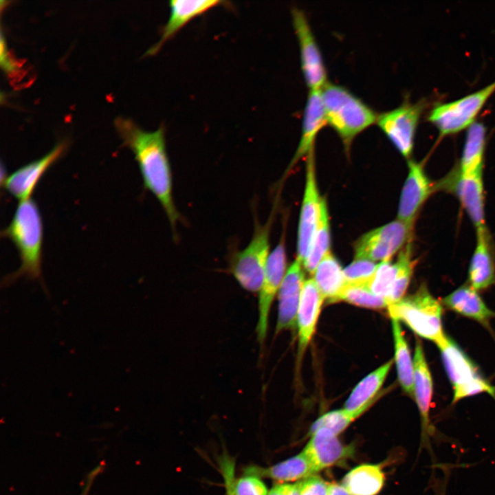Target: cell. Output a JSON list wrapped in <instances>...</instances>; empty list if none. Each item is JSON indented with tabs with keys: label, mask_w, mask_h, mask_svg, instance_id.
Returning <instances> with one entry per match:
<instances>
[{
	"label": "cell",
	"mask_w": 495,
	"mask_h": 495,
	"mask_svg": "<svg viewBox=\"0 0 495 495\" xmlns=\"http://www.w3.org/2000/svg\"><path fill=\"white\" fill-rule=\"evenodd\" d=\"M221 473L224 481L226 495H236L234 492L233 483L235 479V461L230 456H221L219 461Z\"/></svg>",
	"instance_id": "f35d334b"
},
{
	"label": "cell",
	"mask_w": 495,
	"mask_h": 495,
	"mask_svg": "<svg viewBox=\"0 0 495 495\" xmlns=\"http://www.w3.org/2000/svg\"><path fill=\"white\" fill-rule=\"evenodd\" d=\"M395 342V360L397 376L403 390L414 397L413 373L414 362L412 360L408 343L404 336L399 321L391 318Z\"/></svg>",
	"instance_id": "f1b7e54d"
},
{
	"label": "cell",
	"mask_w": 495,
	"mask_h": 495,
	"mask_svg": "<svg viewBox=\"0 0 495 495\" xmlns=\"http://www.w3.org/2000/svg\"><path fill=\"white\" fill-rule=\"evenodd\" d=\"M331 235L329 217L325 199L322 197L318 221L309 253L303 263L304 269L310 274L323 257L330 252Z\"/></svg>",
	"instance_id": "f546056e"
},
{
	"label": "cell",
	"mask_w": 495,
	"mask_h": 495,
	"mask_svg": "<svg viewBox=\"0 0 495 495\" xmlns=\"http://www.w3.org/2000/svg\"><path fill=\"white\" fill-rule=\"evenodd\" d=\"M425 106L424 100L416 102L406 100L397 107L377 116L376 122L380 128L408 160L412 153L417 126Z\"/></svg>",
	"instance_id": "9c48e42d"
},
{
	"label": "cell",
	"mask_w": 495,
	"mask_h": 495,
	"mask_svg": "<svg viewBox=\"0 0 495 495\" xmlns=\"http://www.w3.org/2000/svg\"><path fill=\"white\" fill-rule=\"evenodd\" d=\"M300 495H329V483L318 475L299 481Z\"/></svg>",
	"instance_id": "8d00e7d4"
},
{
	"label": "cell",
	"mask_w": 495,
	"mask_h": 495,
	"mask_svg": "<svg viewBox=\"0 0 495 495\" xmlns=\"http://www.w3.org/2000/svg\"><path fill=\"white\" fill-rule=\"evenodd\" d=\"M1 236L13 242L21 261L18 270L3 280L4 285L23 276L31 280L40 279L43 223L38 208L33 199L20 201L10 223L2 230Z\"/></svg>",
	"instance_id": "7a4b0ae2"
},
{
	"label": "cell",
	"mask_w": 495,
	"mask_h": 495,
	"mask_svg": "<svg viewBox=\"0 0 495 495\" xmlns=\"http://www.w3.org/2000/svg\"><path fill=\"white\" fill-rule=\"evenodd\" d=\"M413 362V399L416 402L421 418V447L430 448V439L435 431L430 419L433 384L422 344L418 340H416Z\"/></svg>",
	"instance_id": "9a60e30c"
},
{
	"label": "cell",
	"mask_w": 495,
	"mask_h": 495,
	"mask_svg": "<svg viewBox=\"0 0 495 495\" xmlns=\"http://www.w3.org/2000/svg\"><path fill=\"white\" fill-rule=\"evenodd\" d=\"M115 126L123 144L135 155L144 187L159 201L175 232L180 215L173 199L172 173L166 148L164 127L146 131L132 120L121 117L116 119Z\"/></svg>",
	"instance_id": "6da1fadb"
},
{
	"label": "cell",
	"mask_w": 495,
	"mask_h": 495,
	"mask_svg": "<svg viewBox=\"0 0 495 495\" xmlns=\"http://www.w3.org/2000/svg\"><path fill=\"white\" fill-rule=\"evenodd\" d=\"M435 190L454 194L476 230L486 228L483 172L464 174L456 168L435 184Z\"/></svg>",
	"instance_id": "30bf717a"
},
{
	"label": "cell",
	"mask_w": 495,
	"mask_h": 495,
	"mask_svg": "<svg viewBox=\"0 0 495 495\" xmlns=\"http://www.w3.org/2000/svg\"><path fill=\"white\" fill-rule=\"evenodd\" d=\"M397 276V266L390 260L377 264L376 271L366 287L373 294L382 298H389Z\"/></svg>",
	"instance_id": "d6a6232c"
},
{
	"label": "cell",
	"mask_w": 495,
	"mask_h": 495,
	"mask_svg": "<svg viewBox=\"0 0 495 495\" xmlns=\"http://www.w3.org/2000/svg\"><path fill=\"white\" fill-rule=\"evenodd\" d=\"M410 242L399 252L395 261L397 276L392 292L388 298L390 305L404 298L412 276L415 261L413 259Z\"/></svg>",
	"instance_id": "4dcf8cb0"
},
{
	"label": "cell",
	"mask_w": 495,
	"mask_h": 495,
	"mask_svg": "<svg viewBox=\"0 0 495 495\" xmlns=\"http://www.w3.org/2000/svg\"><path fill=\"white\" fill-rule=\"evenodd\" d=\"M286 266L285 243L284 240L281 239L269 256L261 288L258 292V318L256 331L258 342L261 344L263 343L266 338L271 306L287 272Z\"/></svg>",
	"instance_id": "4fadbf2b"
},
{
	"label": "cell",
	"mask_w": 495,
	"mask_h": 495,
	"mask_svg": "<svg viewBox=\"0 0 495 495\" xmlns=\"http://www.w3.org/2000/svg\"><path fill=\"white\" fill-rule=\"evenodd\" d=\"M384 482L385 475L379 464L365 463L348 472L341 484L351 495H377Z\"/></svg>",
	"instance_id": "484cf974"
},
{
	"label": "cell",
	"mask_w": 495,
	"mask_h": 495,
	"mask_svg": "<svg viewBox=\"0 0 495 495\" xmlns=\"http://www.w3.org/2000/svg\"><path fill=\"white\" fill-rule=\"evenodd\" d=\"M345 301L352 305L373 309L388 307L389 301L371 292L366 286L346 285L338 297L337 302Z\"/></svg>",
	"instance_id": "1f68e13d"
},
{
	"label": "cell",
	"mask_w": 495,
	"mask_h": 495,
	"mask_svg": "<svg viewBox=\"0 0 495 495\" xmlns=\"http://www.w3.org/2000/svg\"><path fill=\"white\" fill-rule=\"evenodd\" d=\"M437 345L453 386L452 404L481 393H487L495 398V387L481 376L476 365L455 342L446 336Z\"/></svg>",
	"instance_id": "8992f818"
},
{
	"label": "cell",
	"mask_w": 495,
	"mask_h": 495,
	"mask_svg": "<svg viewBox=\"0 0 495 495\" xmlns=\"http://www.w3.org/2000/svg\"><path fill=\"white\" fill-rule=\"evenodd\" d=\"M408 165V173L401 192L397 219L414 224L419 210L434 191L435 184L421 164L409 159Z\"/></svg>",
	"instance_id": "5bb4252c"
},
{
	"label": "cell",
	"mask_w": 495,
	"mask_h": 495,
	"mask_svg": "<svg viewBox=\"0 0 495 495\" xmlns=\"http://www.w3.org/2000/svg\"><path fill=\"white\" fill-rule=\"evenodd\" d=\"M443 477L442 478L434 476L432 478V490L434 495H446V487L450 475V469L443 468Z\"/></svg>",
	"instance_id": "60d3db41"
},
{
	"label": "cell",
	"mask_w": 495,
	"mask_h": 495,
	"mask_svg": "<svg viewBox=\"0 0 495 495\" xmlns=\"http://www.w3.org/2000/svg\"><path fill=\"white\" fill-rule=\"evenodd\" d=\"M292 14L305 82L309 89H320L327 81V70L319 46L304 12L294 8Z\"/></svg>",
	"instance_id": "8fae6325"
},
{
	"label": "cell",
	"mask_w": 495,
	"mask_h": 495,
	"mask_svg": "<svg viewBox=\"0 0 495 495\" xmlns=\"http://www.w3.org/2000/svg\"><path fill=\"white\" fill-rule=\"evenodd\" d=\"M388 311L391 318L402 321L417 335L436 344L446 336L443 330L441 305L426 285L389 305Z\"/></svg>",
	"instance_id": "277c9868"
},
{
	"label": "cell",
	"mask_w": 495,
	"mask_h": 495,
	"mask_svg": "<svg viewBox=\"0 0 495 495\" xmlns=\"http://www.w3.org/2000/svg\"><path fill=\"white\" fill-rule=\"evenodd\" d=\"M495 91V81L458 100L435 105L428 120L439 130L441 136L454 134L469 128L488 98Z\"/></svg>",
	"instance_id": "52a82bcc"
},
{
	"label": "cell",
	"mask_w": 495,
	"mask_h": 495,
	"mask_svg": "<svg viewBox=\"0 0 495 495\" xmlns=\"http://www.w3.org/2000/svg\"><path fill=\"white\" fill-rule=\"evenodd\" d=\"M225 3V1L217 0H173L170 1V15L162 29L160 38L147 50L145 54L151 56L156 54L167 41L173 37L191 20Z\"/></svg>",
	"instance_id": "d6986e66"
},
{
	"label": "cell",
	"mask_w": 495,
	"mask_h": 495,
	"mask_svg": "<svg viewBox=\"0 0 495 495\" xmlns=\"http://www.w3.org/2000/svg\"><path fill=\"white\" fill-rule=\"evenodd\" d=\"M313 275V279L324 299L329 302H337L346 283L343 269L331 251L320 261Z\"/></svg>",
	"instance_id": "4316f807"
},
{
	"label": "cell",
	"mask_w": 495,
	"mask_h": 495,
	"mask_svg": "<svg viewBox=\"0 0 495 495\" xmlns=\"http://www.w3.org/2000/svg\"><path fill=\"white\" fill-rule=\"evenodd\" d=\"M360 415L349 412L344 408L324 414L316 419L310 428L311 434L320 428H324L336 435L343 432L349 425Z\"/></svg>",
	"instance_id": "836d02e7"
},
{
	"label": "cell",
	"mask_w": 495,
	"mask_h": 495,
	"mask_svg": "<svg viewBox=\"0 0 495 495\" xmlns=\"http://www.w3.org/2000/svg\"><path fill=\"white\" fill-rule=\"evenodd\" d=\"M66 148L67 143L60 142L41 158L15 170L7 177L4 183L6 189L20 201L31 199L42 176L60 158Z\"/></svg>",
	"instance_id": "ac0fdd59"
},
{
	"label": "cell",
	"mask_w": 495,
	"mask_h": 495,
	"mask_svg": "<svg viewBox=\"0 0 495 495\" xmlns=\"http://www.w3.org/2000/svg\"><path fill=\"white\" fill-rule=\"evenodd\" d=\"M393 360L386 362L365 377L352 390L344 409L360 416L380 397L379 391L393 364Z\"/></svg>",
	"instance_id": "d4e9b609"
},
{
	"label": "cell",
	"mask_w": 495,
	"mask_h": 495,
	"mask_svg": "<svg viewBox=\"0 0 495 495\" xmlns=\"http://www.w3.org/2000/svg\"><path fill=\"white\" fill-rule=\"evenodd\" d=\"M1 65L10 78H15L14 76L21 72L20 69L22 65L8 51L2 34L1 37Z\"/></svg>",
	"instance_id": "74e56055"
},
{
	"label": "cell",
	"mask_w": 495,
	"mask_h": 495,
	"mask_svg": "<svg viewBox=\"0 0 495 495\" xmlns=\"http://www.w3.org/2000/svg\"><path fill=\"white\" fill-rule=\"evenodd\" d=\"M377 264L367 259L355 258L343 270L346 285L366 286L373 276Z\"/></svg>",
	"instance_id": "e575fe53"
},
{
	"label": "cell",
	"mask_w": 495,
	"mask_h": 495,
	"mask_svg": "<svg viewBox=\"0 0 495 495\" xmlns=\"http://www.w3.org/2000/svg\"><path fill=\"white\" fill-rule=\"evenodd\" d=\"M442 302L449 309L476 320L485 327H489L490 319L495 316V313L487 307L478 291L469 284L453 291L442 300Z\"/></svg>",
	"instance_id": "cb8c5ba5"
},
{
	"label": "cell",
	"mask_w": 495,
	"mask_h": 495,
	"mask_svg": "<svg viewBox=\"0 0 495 495\" xmlns=\"http://www.w3.org/2000/svg\"><path fill=\"white\" fill-rule=\"evenodd\" d=\"M272 217L255 225L253 236L242 250L232 255L229 270L239 284L250 292H259L270 256V234Z\"/></svg>",
	"instance_id": "5b68a950"
},
{
	"label": "cell",
	"mask_w": 495,
	"mask_h": 495,
	"mask_svg": "<svg viewBox=\"0 0 495 495\" xmlns=\"http://www.w3.org/2000/svg\"><path fill=\"white\" fill-rule=\"evenodd\" d=\"M486 144V128L482 122H474L466 134L460 163L457 167L464 174L483 171Z\"/></svg>",
	"instance_id": "83f0119b"
},
{
	"label": "cell",
	"mask_w": 495,
	"mask_h": 495,
	"mask_svg": "<svg viewBox=\"0 0 495 495\" xmlns=\"http://www.w3.org/2000/svg\"><path fill=\"white\" fill-rule=\"evenodd\" d=\"M245 476L236 478L233 483L236 495H267L268 490L260 477L254 475Z\"/></svg>",
	"instance_id": "d590c367"
},
{
	"label": "cell",
	"mask_w": 495,
	"mask_h": 495,
	"mask_svg": "<svg viewBox=\"0 0 495 495\" xmlns=\"http://www.w3.org/2000/svg\"><path fill=\"white\" fill-rule=\"evenodd\" d=\"M329 495H351L342 484L329 483Z\"/></svg>",
	"instance_id": "b9f144b4"
},
{
	"label": "cell",
	"mask_w": 495,
	"mask_h": 495,
	"mask_svg": "<svg viewBox=\"0 0 495 495\" xmlns=\"http://www.w3.org/2000/svg\"><path fill=\"white\" fill-rule=\"evenodd\" d=\"M324 300L314 280L309 278L305 280L297 314L298 358L302 355L314 333Z\"/></svg>",
	"instance_id": "ffe728a7"
},
{
	"label": "cell",
	"mask_w": 495,
	"mask_h": 495,
	"mask_svg": "<svg viewBox=\"0 0 495 495\" xmlns=\"http://www.w3.org/2000/svg\"><path fill=\"white\" fill-rule=\"evenodd\" d=\"M316 182L314 155L311 151L307 155L305 186L297 237L296 258L302 265L311 250L319 217L322 198L320 197Z\"/></svg>",
	"instance_id": "7c38bea8"
},
{
	"label": "cell",
	"mask_w": 495,
	"mask_h": 495,
	"mask_svg": "<svg viewBox=\"0 0 495 495\" xmlns=\"http://www.w3.org/2000/svg\"><path fill=\"white\" fill-rule=\"evenodd\" d=\"M317 472L303 451L269 467L252 465L244 470V474L268 478L278 483L300 481Z\"/></svg>",
	"instance_id": "603a6c76"
},
{
	"label": "cell",
	"mask_w": 495,
	"mask_h": 495,
	"mask_svg": "<svg viewBox=\"0 0 495 495\" xmlns=\"http://www.w3.org/2000/svg\"><path fill=\"white\" fill-rule=\"evenodd\" d=\"M327 124L320 89H309L303 113L300 140L287 171L302 157L314 151L316 137Z\"/></svg>",
	"instance_id": "44dd1931"
},
{
	"label": "cell",
	"mask_w": 495,
	"mask_h": 495,
	"mask_svg": "<svg viewBox=\"0 0 495 495\" xmlns=\"http://www.w3.org/2000/svg\"><path fill=\"white\" fill-rule=\"evenodd\" d=\"M317 472L333 466L342 465L355 454L354 446L342 443L331 431L320 428L311 434L302 450Z\"/></svg>",
	"instance_id": "2e32d148"
},
{
	"label": "cell",
	"mask_w": 495,
	"mask_h": 495,
	"mask_svg": "<svg viewBox=\"0 0 495 495\" xmlns=\"http://www.w3.org/2000/svg\"><path fill=\"white\" fill-rule=\"evenodd\" d=\"M495 283V263L487 228L476 230V246L468 268V284L476 291Z\"/></svg>",
	"instance_id": "7402d4cb"
},
{
	"label": "cell",
	"mask_w": 495,
	"mask_h": 495,
	"mask_svg": "<svg viewBox=\"0 0 495 495\" xmlns=\"http://www.w3.org/2000/svg\"><path fill=\"white\" fill-rule=\"evenodd\" d=\"M267 495H300L299 481L295 483H278L270 489Z\"/></svg>",
	"instance_id": "ab89813d"
},
{
	"label": "cell",
	"mask_w": 495,
	"mask_h": 495,
	"mask_svg": "<svg viewBox=\"0 0 495 495\" xmlns=\"http://www.w3.org/2000/svg\"><path fill=\"white\" fill-rule=\"evenodd\" d=\"M413 226L397 219L364 234L353 245L355 258L390 260L411 241Z\"/></svg>",
	"instance_id": "ba28073f"
},
{
	"label": "cell",
	"mask_w": 495,
	"mask_h": 495,
	"mask_svg": "<svg viewBox=\"0 0 495 495\" xmlns=\"http://www.w3.org/2000/svg\"><path fill=\"white\" fill-rule=\"evenodd\" d=\"M327 123L346 148L355 137L377 121V114L346 87L327 82L320 89Z\"/></svg>",
	"instance_id": "3957f363"
},
{
	"label": "cell",
	"mask_w": 495,
	"mask_h": 495,
	"mask_svg": "<svg viewBox=\"0 0 495 495\" xmlns=\"http://www.w3.org/2000/svg\"><path fill=\"white\" fill-rule=\"evenodd\" d=\"M302 263L297 258L287 270L278 290V311L276 333L296 328L297 314L304 284Z\"/></svg>",
	"instance_id": "e0dca14e"
}]
</instances>
